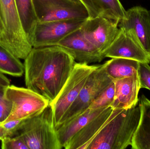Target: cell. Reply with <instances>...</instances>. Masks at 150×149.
I'll return each instance as SVG.
<instances>
[{
    "mask_svg": "<svg viewBox=\"0 0 150 149\" xmlns=\"http://www.w3.org/2000/svg\"><path fill=\"white\" fill-rule=\"evenodd\" d=\"M24 60L26 87L49 104L63 88L76 63L68 52L58 45L33 48Z\"/></svg>",
    "mask_w": 150,
    "mask_h": 149,
    "instance_id": "6da1fadb",
    "label": "cell"
},
{
    "mask_svg": "<svg viewBox=\"0 0 150 149\" xmlns=\"http://www.w3.org/2000/svg\"><path fill=\"white\" fill-rule=\"evenodd\" d=\"M141 117L139 105L129 109H113L107 122L86 149H125L131 146Z\"/></svg>",
    "mask_w": 150,
    "mask_h": 149,
    "instance_id": "7a4b0ae2",
    "label": "cell"
},
{
    "mask_svg": "<svg viewBox=\"0 0 150 149\" xmlns=\"http://www.w3.org/2000/svg\"><path fill=\"white\" fill-rule=\"evenodd\" d=\"M14 136L20 137L29 149L63 148L57 136L50 105L38 115L23 120Z\"/></svg>",
    "mask_w": 150,
    "mask_h": 149,
    "instance_id": "3957f363",
    "label": "cell"
},
{
    "mask_svg": "<svg viewBox=\"0 0 150 149\" xmlns=\"http://www.w3.org/2000/svg\"><path fill=\"white\" fill-rule=\"evenodd\" d=\"M3 31L0 45L19 59H25L32 45L24 30L15 0H0Z\"/></svg>",
    "mask_w": 150,
    "mask_h": 149,
    "instance_id": "277c9868",
    "label": "cell"
},
{
    "mask_svg": "<svg viewBox=\"0 0 150 149\" xmlns=\"http://www.w3.org/2000/svg\"><path fill=\"white\" fill-rule=\"evenodd\" d=\"M98 65L76 63L69 78L54 101L49 104L52 109L55 129L77 98L88 77Z\"/></svg>",
    "mask_w": 150,
    "mask_h": 149,
    "instance_id": "5b68a950",
    "label": "cell"
},
{
    "mask_svg": "<svg viewBox=\"0 0 150 149\" xmlns=\"http://www.w3.org/2000/svg\"><path fill=\"white\" fill-rule=\"evenodd\" d=\"M4 92L11 102L12 108L9 115L3 123L32 118L40 113L49 105L48 100L27 87L10 85Z\"/></svg>",
    "mask_w": 150,
    "mask_h": 149,
    "instance_id": "8992f818",
    "label": "cell"
},
{
    "mask_svg": "<svg viewBox=\"0 0 150 149\" xmlns=\"http://www.w3.org/2000/svg\"><path fill=\"white\" fill-rule=\"evenodd\" d=\"M113 81L107 73L105 63L98 65L88 77L77 98L66 112L58 127L89 108Z\"/></svg>",
    "mask_w": 150,
    "mask_h": 149,
    "instance_id": "52a82bcc",
    "label": "cell"
},
{
    "mask_svg": "<svg viewBox=\"0 0 150 149\" xmlns=\"http://www.w3.org/2000/svg\"><path fill=\"white\" fill-rule=\"evenodd\" d=\"M38 22L69 19L87 20L89 15L77 0H32Z\"/></svg>",
    "mask_w": 150,
    "mask_h": 149,
    "instance_id": "ba28073f",
    "label": "cell"
},
{
    "mask_svg": "<svg viewBox=\"0 0 150 149\" xmlns=\"http://www.w3.org/2000/svg\"><path fill=\"white\" fill-rule=\"evenodd\" d=\"M103 55L105 58H121L150 63V52L144 49L131 29L119 28L117 36Z\"/></svg>",
    "mask_w": 150,
    "mask_h": 149,
    "instance_id": "9c48e42d",
    "label": "cell"
},
{
    "mask_svg": "<svg viewBox=\"0 0 150 149\" xmlns=\"http://www.w3.org/2000/svg\"><path fill=\"white\" fill-rule=\"evenodd\" d=\"M86 20L69 19L38 22L32 40L33 48L57 45L63 38L80 29Z\"/></svg>",
    "mask_w": 150,
    "mask_h": 149,
    "instance_id": "30bf717a",
    "label": "cell"
},
{
    "mask_svg": "<svg viewBox=\"0 0 150 149\" xmlns=\"http://www.w3.org/2000/svg\"><path fill=\"white\" fill-rule=\"evenodd\" d=\"M119 23L104 17L88 18L80 28L86 38L103 54L114 40Z\"/></svg>",
    "mask_w": 150,
    "mask_h": 149,
    "instance_id": "8fae6325",
    "label": "cell"
},
{
    "mask_svg": "<svg viewBox=\"0 0 150 149\" xmlns=\"http://www.w3.org/2000/svg\"><path fill=\"white\" fill-rule=\"evenodd\" d=\"M57 45L68 52L77 63L90 64L105 58L101 52L84 36L81 29L70 33Z\"/></svg>",
    "mask_w": 150,
    "mask_h": 149,
    "instance_id": "7c38bea8",
    "label": "cell"
},
{
    "mask_svg": "<svg viewBox=\"0 0 150 149\" xmlns=\"http://www.w3.org/2000/svg\"><path fill=\"white\" fill-rule=\"evenodd\" d=\"M119 28L133 30L144 49L150 52V10L141 6L130 8L126 10Z\"/></svg>",
    "mask_w": 150,
    "mask_h": 149,
    "instance_id": "4fadbf2b",
    "label": "cell"
},
{
    "mask_svg": "<svg viewBox=\"0 0 150 149\" xmlns=\"http://www.w3.org/2000/svg\"><path fill=\"white\" fill-rule=\"evenodd\" d=\"M114 81L115 95L112 106L113 109H129L136 106L141 89L138 73Z\"/></svg>",
    "mask_w": 150,
    "mask_h": 149,
    "instance_id": "5bb4252c",
    "label": "cell"
},
{
    "mask_svg": "<svg viewBox=\"0 0 150 149\" xmlns=\"http://www.w3.org/2000/svg\"><path fill=\"white\" fill-rule=\"evenodd\" d=\"M112 110L111 106L105 108L76 134L65 149H86L88 144L106 124Z\"/></svg>",
    "mask_w": 150,
    "mask_h": 149,
    "instance_id": "9a60e30c",
    "label": "cell"
},
{
    "mask_svg": "<svg viewBox=\"0 0 150 149\" xmlns=\"http://www.w3.org/2000/svg\"><path fill=\"white\" fill-rule=\"evenodd\" d=\"M84 6L89 18L101 16L117 22L126 15V10L120 0H77Z\"/></svg>",
    "mask_w": 150,
    "mask_h": 149,
    "instance_id": "2e32d148",
    "label": "cell"
},
{
    "mask_svg": "<svg viewBox=\"0 0 150 149\" xmlns=\"http://www.w3.org/2000/svg\"><path fill=\"white\" fill-rule=\"evenodd\" d=\"M106 108L98 109L87 108L68 121L58 127L56 129V133L63 148H66L69 141L76 134Z\"/></svg>",
    "mask_w": 150,
    "mask_h": 149,
    "instance_id": "e0dca14e",
    "label": "cell"
},
{
    "mask_svg": "<svg viewBox=\"0 0 150 149\" xmlns=\"http://www.w3.org/2000/svg\"><path fill=\"white\" fill-rule=\"evenodd\" d=\"M139 105L141 117L132 139L131 148L150 149V100L142 95Z\"/></svg>",
    "mask_w": 150,
    "mask_h": 149,
    "instance_id": "ac0fdd59",
    "label": "cell"
},
{
    "mask_svg": "<svg viewBox=\"0 0 150 149\" xmlns=\"http://www.w3.org/2000/svg\"><path fill=\"white\" fill-rule=\"evenodd\" d=\"M108 76L113 80L137 74L140 62L132 59L114 58L105 62Z\"/></svg>",
    "mask_w": 150,
    "mask_h": 149,
    "instance_id": "d6986e66",
    "label": "cell"
},
{
    "mask_svg": "<svg viewBox=\"0 0 150 149\" xmlns=\"http://www.w3.org/2000/svg\"><path fill=\"white\" fill-rule=\"evenodd\" d=\"M15 2L24 30L31 44L33 32L38 23L33 1L15 0Z\"/></svg>",
    "mask_w": 150,
    "mask_h": 149,
    "instance_id": "ffe728a7",
    "label": "cell"
},
{
    "mask_svg": "<svg viewBox=\"0 0 150 149\" xmlns=\"http://www.w3.org/2000/svg\"><path fill=\"white\" fill-rule=\"evenodd\" d=\"M0 73L15 77H20L24 73V64L0 45Z\"/></svg>",
    "mask_w": 150,
    "mask_h": 149,
    "instance_id": "44dd1931",
    "label": "cell"
},
{
    "mask_svg": "<svg viewBox=\"0 0 150 149\" xmlns=\"http://www.w3.org/2000/svg\"><path fill=\"white\" fill-rule=\"evenodd\" d=\"M115 95L114 81L89 106L91 109H98L112 107Z\"/></svg>",
    "mask_w": 150,
    "mask_h": 149,
    "instance_id": "7402d4cb",
    "label": "cell"
},
{
    "mask_svg": "<svg viewBox=\"0 0 150 149\" xmlns=\"http://www.w3.org/2000/svg\"><path fill=\"white\" fill-rule=\"evenodd\" d=\"M2 149H29L26 143L17 136H6L1 141Z\"/></svg>",
    "mask_w": 150,
    "mask_h": 149,
    "instance_id": "603a6c76",
    "label": "cell"
},
{
    "mask_svg": "<svg viewBox=\"0 0 150 149\" xmlns=\"http://www.w3.org/2000/svg\"><path fill=\"white\" fill-rule=\"evenodd\" d=\"M137 73L141 88H146L150 91V66L149 64L140 63Z\"/></svg>",
    "mask_w": 150,
    "mask_h": 149,
    "instance_id": "cb8c5ba5",
    "label": "cell"
},
{
    "mask_svg": "<svg viewBox=\"0 0 150 149\" xmlns=\"http://www.w3.org/2000/svg\"><path fill=\"white\" fill-rule=\"evenodd\" d=\"M11 102L4 95L3 91H0V124L5 121L10 113Z\"/></svg>",
    "mask_w": 150,
    "mask_h": 149,
    "instance_id": "d4e9b609",
    "label": "cell"
},
{
    "mask_svg": "<svg viewBox=\"0 0 150 149\" xmlns=\"http://www.w3.org/2000/svg\"><path fill=\"white\" fill-rule=\"evenodd\" d=\"M23 120L10 121L4 123H1V125L6 130L9 137H12L16 135L21 126Z\"/></svg>",
    "mask_w": 150,
    "mask_h": 149,
    "instance_id": "484cf974",
    "label": "cell"
},
{
    "mask_svg": "<svg viewBox=\"0 0 150 149\" xmlns=\"http://www.w3.org/2000/svg\"><path fill=\"white\" fill-rule=\"evenodd\" d=\"M9 85H10L9 80L4 75V74L0 73V91H3Z\"/></svg>",
    "mask_w": 150,
    "mask_h": 149,
    "instance_id": "4316f807",
    "label": "cell"
},
{
    "mask_svg": "<svg viewBox=\"0 0 150 149\" xmlns=\"http://www.w3.org/2000/svg\"><path fill=\"white\" fill-rule=\"evenodd\" d=\"M6 136H8V133L4 128L0 124V142H1L3 138Z\"/></svg>",
    "mask_w": 150,
    "mask_h": 149,
    "instance_id": "83f0119b",
    "label": "cell"
},
{
    "mask_svg": "<svg viewBox=\"0 0 150 149\" xmlns=\"http://www.w3.org/2000/svg\"><path fill=\"white\" fill-rule=\"evenodd\" d=\"M3 31V25L2 24L1 21V17H0V36L1 34Z\"/></svg>",
    "mask_w": 150,
    "mask_h": 149,
    "instance_id": "f1b7e54d",
    "label": "cell"
}]
</instances>
